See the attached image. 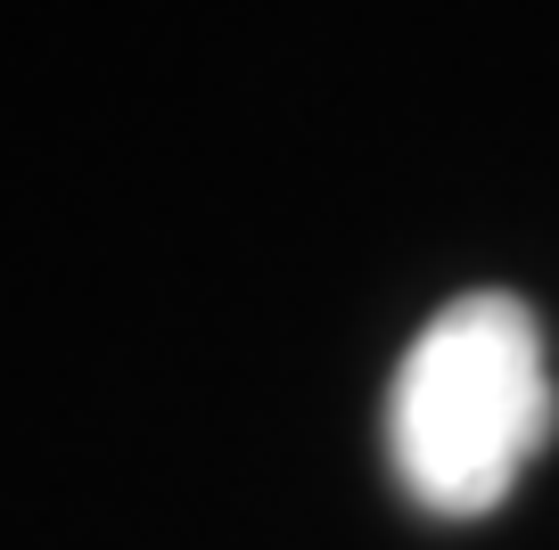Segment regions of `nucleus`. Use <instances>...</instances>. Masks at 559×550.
<instances>
[{
  "label": "nucleus",
  "instance_id": "nucleus-1",
  "mask_svg": "<svg viewBox=\"0 0 559 550\" xmlns=\"http://www.w3.org/2000/svg\"><path fill=\"white\" fill-rule=\"evenodd\" d=\"M551 361L543 328L519 296L477 288L444 304L395 361L386 386V452L403 493L428 517H486L510 501L543 444H551Z\"/></svg>",
  "mask_w": 559,
  "mask_h": 550
}]
</instances>
